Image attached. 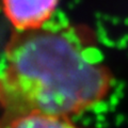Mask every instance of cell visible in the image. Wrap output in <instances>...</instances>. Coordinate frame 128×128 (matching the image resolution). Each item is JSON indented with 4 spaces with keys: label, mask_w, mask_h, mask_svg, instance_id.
<instances>
[{
    "label": "cell",
    "mask_w": 128,
    "mask_h": 128,
    "mask_svg": "<svg viewBox=\"0 0 128 128\" xmlns=\"http://www.w3.org/2000/svg\"><path fill=\"white\" fill-rule=\"evenodd\" d=\"M113 83L99 50L66 19L17 31L0 61V128L33 112L73 118L105 100Z\"/></svg>",
    "instance_id": "1"
},
{
    "label": "cell",
    "mask_w": 128,
    "mask_h": 128,
    "mask_svg": "<svg viewBox=\"0 0 128 128\" xmlns=\"http://www.w3.org/2000/svg\"><path fill=\"white\" fill-rule=\"evenodd\" d=\"M59 0H2L3 11L17 31L40 29L57 16Z\"/></svg>",
    "instance_id": "2"
},
{
    "label": "cell",
    "mask_w": 128,
    "mask_h": 128,
    "mask_svg": "<svg viewBox=\"0 0 128 128\" xmlns=\"http://www.w3.org/2000/svg\"><path fill=\"white\" fill-rule=\"evenodd\" d=\"M2 128H79L72 118L47 113H28L15 118Z\"/></svg>",
    "instance_id": "3"
}]
</instances>
